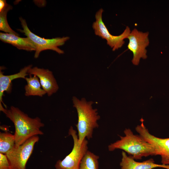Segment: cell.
<instances>
[{
  "label": "cell",
  "instance_id": "obj_13",
  "mask_svg": "<svg viewBox=\"0 0 169 169\" xmlns=\"http://www.w3.org/2000/svg\"><path fill=\"white\" fill-rule=\"evenodd\" d=\"M0 39L2 42L10 44L18 49L28 51H35L36 47L28 37L22 38L9 33H0Z\"/></svg>",
  "mask_w": 169,
  "mask_h": 169
},
{
  "label": "cell",
  "instance_id": "obj_9",
  "mask_svg": "<svg viewBox=\"0 0 169 169\" xmlns=\"http://www.w3.org/2000/svg\"><path fill=\"white\" fill-rule=\"evenodd\" d=\"M139 135L153 146L157 155L161 157L162 164L169 166V138H161L151 134L146 127L142 128Z\"/></svg>",
  "mask_w": 169,
  "mask_h": 169
},
{
  "label": "cell",
  "instance_id": "obj_1",
  "mask_svg": "<svg viewBox=\"0 0 169 169\" xmlns=\"http://www.w3.org/2000/svg\"><path fill=\"white\" fill-rule=\"evenodd\" d=\"M0 110L14 124L15 147L22 145L33 136L44 134L40 128L44 125L38 117L31 118L18 108L13 106L9 109L3 106L0 107Z\"/></svg>",
  "mask_w": 169,
  "mask_h": 169
},
{
  "label": "cell",
  "instance_id": "obj_11",
  "mask_svg": "<svg viewBox=\"0 0 169 169\" xmlns=\"http://www.w3.org/2000/svg\"><path fill=\"white\" fill-rule=\"evenodd\" d=\"M122 158L120 163V169H154L162 168L169 169V166L157 164L152 158H150L142 162L137 161L131 156H128L126 153L122 151Z\"/></svg>",
  "mask_w": 169,
  "mask_h": 169
},
{
  "label": "cell",
  "instance_id": "obj_12",
  "mask_svg": "<svg viewBox=\"0 0 169 169\" xmlns=\"http://www.w3.org/2000/svg\"><path fill=\"white\" fill-rule=\"evenodd\" d=\"M32 67V65H29L22 69L19 72L17 73L9 75H5L1 70L0 71V107L3 106V103L5 108L6 106L3 101V97L5 91L10 93L12 91V81L13 80L19 78L25 79L26 76L28 74V70Z\"/></svg>",
  "mask_w": 169,
  "mask_h": 169
},
{
  "label": "cell",
  "instance_id": "obj_18",
  "mask_svg": "<svg viewBox=\"0 0 169 169\" xmlns=\"http://www.w3.org/2000/svg\"><path fill=\"white\" fill-rule=\"evenodd\" d=\"M0 169H13L6 155L0 153Z\"/></svg>",
  "mask_w": 169,
  "mask_h": 169
},
{
  "label": "cell",
  "instance_id": "obj_14",
  "mask_svg": "<svg viewBox=\"0 0 169 169\" xmlns=\"http://www.w3.org/2000/svg\"><path fill=\"white\" fill-rule=\"evenodd\" d=\"M27 84L25 86V95L28 96H37L42 97L46 94L45 91L41 88V85L38 77L35 75L33 76L30 75L29 77H26Z\"/></svg>",
  "mask_w": 169,
  "mask_h": 169
},
{
  "label": "cell",
  "instance_id": "obj_10",
  "mask_svg": "<svg viewBox=\"0 0 169 169\" xmlns=\"http://www.w3.org/2000/svg\"><path fill=\"white\" fill-rule=\"evenodd\" d=\"M28 74L35 75L39 79L42 88L49 96L57 92L59 87L52 72L48 69L34 67L30 68Z\"/></svg>",
  "mask_w": 169,
  "mask_h": 169
},
{
  "label": "cell",
  "instance_id": "obj_5",
  "mask_svg": "<svg viewBox=\"0 0 169 169\" xmlns=\"http://www.w3.org/2000/svg\"><path fill=\"white\" fill-rule=\"evenodd\" d=\"M69 135L73 141V146L70 153L62 160H58L55 165L56 169H79L81 161L88 150V141L85 139L80 145L78 141L76 131L71 126L69 130Z\"/></svg>",
  "mask_w": 169,
  "mask_h": 169
},
{
  "label": "cell",
  "instance_id": "obj_3",
  "mask_svg": "<svg viewBox=\"0 0 169 169\" xmlns=\"http://www.w3.org/2000/svg\"><path fill=\"white\" fill-rule=\"evenodd\" d=\"M72 100L78 114V123L76 126L78 141L81 145L86 138L89 140L92 137L94 129L99 126L97 121L100 116L97 110L93 108V101H87L84 98L80 100L75 96L73 97Z\"/></svg>",
  "mask_w": 169,
  "mask_h": 169
},
{
  "label": "cell",
  "instance_id": "obj_7",
  "mask_svg": "<svg viewBox=\"0 0 169 169\" xmlns=\"http://www.w3.org/2000/svg\"><path fill=\"white\" fill-rule=\"evenodd\" d=\"M39 140L38 136H33L18 147L14 146L6 154L13 169H26L34 145Z\"/></svg>",
  "mask_w": 169,
  "mask_h": 169
},
{
  "label": "cell",
  "instance_id": "obj_19",
  "mask_svg": "<svg viewBox=\"0 0 169 169\" xmlns=\"http://www.w3.org/2000/svg\"><path fill=\"white\" fill-rule=\"evenodd\" d=\"M6 1L5 0H0V11H1L6 7L7 4Z\"/></svg>",
  "mask_w": 169,
  "mask_h": 169
},
{
  "label": "cell",
  "instance_id": "obj_17",
  "mask_svg": "<svg viewBox=\"0 0 169 169\" xmlns=\"http://www.w3.org/2000/svg\"><path fill=\"white\" fill-rule=\"evenodd\" d=\"M13 7L11 5L7 3L4 8L0 11V30L6 33L13 34L19 36V34L10 28L7 20V13Z\"/></svg>",
  "mask_w": 169,
  "mask_h": 169
},
{
  "label": "cell",
  "instance_id": "obj_16",
  "mask_svg": "<svg viewBox=\"0 0 169 169\" xmlns=\"http://www.w3.org/2000/svg\"><path fill=\"white\" fill-rule=\"evenodd\" d=\"M99 158L98 156L88 150L81 161L79 169H98Z\"/></svg>",
  "mask_w": 169,
  "mask_h": 169
},
{
  "label": "cell",
  "instance_id": "obj_15",
  "mask_svg": "<svg viewBox=\"0 0 169 169\" xmlns=\"http://www.w3.org/2000/svg\"><path fill=\"white\" fill-rule=\"evenodd\" d=\"M15 146L14 135L7 132L0 133V153L6 155Z\"/></svg>",
  "mask_w": 169,
  "mask_h": 169
},
{
  "label": "cell",
  "instance_id": "obj_6",
  "mask_svg": "<svg viewBox=\"0 0 169 169\" xmlns=\"http://www.w3.org/2000/svg\"><path fill=\"white\" fill-rule=\"evenodd\" d=\"M104 10L102 8L99 10L95 14V21L92 25L95 34L105 39L107 44L114 51L121 48L124 44L125 38H127L131 31L128 26H126L123 32L118 36L111 34L103 22L102 15Z\"/></svg>",
  "mask_w": 169,
  "mask_h": 169
},
{
  "label": "cell",
  "instance_id": "obj_2",
  "mask_svg": "<svg viewBox=\"0 0 169 169\" xmlns=\"http://www.w3.org/2000/svg\"><path fill=\"white\" fill-rule=\"evenodd\" d=\"M125 136L108 146L109 151L120 149L126 152L135 160H141L144 157L156 156L154 147L140 135L134 134L130 129L124 131Z\"/></svg>",
  "mask_w": 169,
  "mask_h": 169
},
{
  "label": "cell",
  "instance_id": "obj_4",
  "mask_svg": "<svg viewBox=\"0 0 169 169\" xmlns=\"http://www.w3.org/2000/svg\"><path fill=\"white\" fill-rule=\"evenodd\" d=\"M23 29L17 30L24 33L33 42L36 47L34 57L37 58L40 53L43 51L50 50L54 51L59 54L64 53V51L58 47L63 45L66 41L69 39L68 36L56 37L51 39H45L37 36L32 33L28 28L26 20L22 17L19 18Z\"/></svg>",
  "mask_w": 169,
  "mask_h": 169
},
{
  "label": "cell",
  "instance_id": "obj_8",
  "mask_svg": "<svg viewBox=\"0 0 169 169\" xmlns=\"http://www.w3.org/2000/svg\"><path fill=\"white\" fill-rule=\"evenodd\" d=\"M149 34L148 32H143L135 28L128 37L129 41L127 48L132 53V62L135 65L139 64L141 58L145 59L147 58L146 48L149 44Z\"/></svg>",
  "mask_w": 169,
  "mask_h": 169
}]
</instances>
